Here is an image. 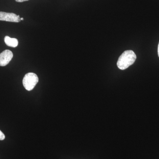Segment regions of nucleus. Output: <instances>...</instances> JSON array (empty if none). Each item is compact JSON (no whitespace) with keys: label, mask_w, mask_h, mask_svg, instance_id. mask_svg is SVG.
Returning a JSON list of instances; mask_svg holds the SVG:
<instances>
[{"label":"nucleus","mask_w":159,"mask_h":159,"mask_svg":"<svg viewBox=\"0 0 159 159\" xmlns=\"http://www.w3.org/2000/svg\"><path fill=\"white\" fill-rule=\"evenodd\" d=\"M136 58V55L133 51L128 50L124 51L118 59L117 66L120 70H125L133 64Z\"/></svg>","instance_id":"nucleus-1"},{"label":"nucleus","mask_w":159,"mask_h":159,"mask_svg":"<svg viewBox=\"0 0 159 159\" xmlns=\"http://www.w3.org/2000/svg\"><path fill=\"white\" fill-rule=\"evenodd\" d=\"M20 20H24V18H21Z\"/></svg>","instance_id":"nucleus-9"},{"label":"nucleus","mask_w":159,"mask_h":159,"mask_svg":"<svg viewBox=\"0 0 159 159\" xmlns=\"http://www.w3.org/2000/svg\"><path fill=\"white\" fill-rule=\"evenodd\" d=\"M18 2H26V1H29V0H15Z\"/></svg>","instance_id":"nucleus-7"},{"label":"nucleus","mask_w":159,"mask_h":159,"mask_svg":"<svg viewBox=\"0 0 159 159\" xmlns=\"http://www.w3.org/2000/svg\"><path fill=\"white\" fill-rule=\"evenodd\" d=\"M0 20L18 23L21 20L15 13L0 11Z\"/></svg>","instance_id":"nucleus-4"},{"label":"nucleus","mask_w":159,"mask_h":159,"mask_svg":"<svg viewBox=\"0 0 159 159\" xmlns=\"http://www.w3.org/2000/svg\"><path fill=\"white\" fill-rule=\"evenodd\" d=\"M13 53L10 50H6L0 54V66H5L9 63L13 57Z\"/></svg>","instance_id":"nucleus-3"},{"label":"nucleus","mask_w":159,"mask_h":159,"mask_svg":"<svg viewBox=\"0 0 159 159\" xmlns=\"http://www.w3.org/2000/svg\"><path fill=\"white\" fill-rule=\"evenodd\" d=\"M5 139V134H3V133L2 131L0 130V140H1V141H2V140H4Z\"/></svg>","instance_id":"nucleus-6"},{"label":"nucleus","mask_w":159,"mask_h":159,"mask_svg":"<svg viewBox=\"0 0 159 159\" xmlns=\"http://www.w3.org/2000/svg\"><path fill=\"white\" fill-rule=\"evenodd\" d=\"M4 41L7 46L12 48H16L18 45V41L16 38H11L8 36H6Z\"/></svg>","instance_id":"nucleus-5"},{"label":"nucleus","mask_w":159,"mask_h":159,"mask_svg":"<svg viewBox=\"0 0 159 159\" xmlns=\"http://www.w3.org/2000/svg\"><path fill=\"white\" fill-rule=\"evenodd\" d=\"M158 56L159 57V43L158 45Z\"/></svg>","instance_id":"nucleus-8"},{"label":"nucleus","mask_w":159,"mask_h":159,"mask_svg":"<svg viewBox=\"0 0 159 159\" xmlns=\"http://www.w3.org/2000/svg\"><path fill=\"white\" fill-rule=\"evenodd\" d=\"M39 82V78L36 74L33 73H28L25 75L23 80V84L27 90H32Z\"/></svg>","instance_id":"nucleus-2"}]
</instances>
